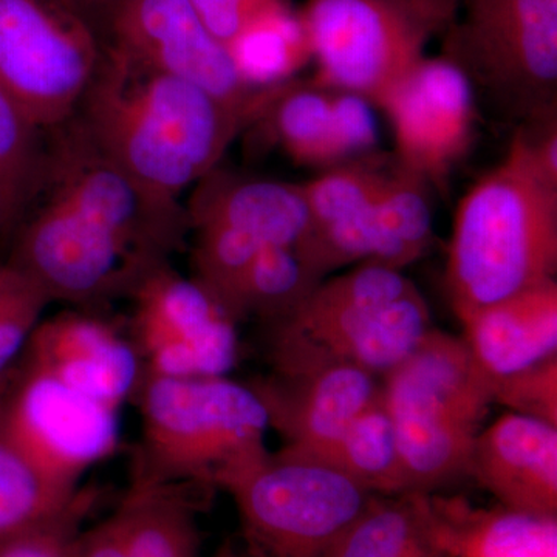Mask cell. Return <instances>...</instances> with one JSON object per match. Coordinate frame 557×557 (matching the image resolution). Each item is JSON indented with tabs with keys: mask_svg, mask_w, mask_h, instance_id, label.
Here are the masks:
<instances>
[{
	"mask_svg": "<svg viewBox=\"0 0 557 557\" xmlns=\"http://www.w3.org/2000/svg\"><path fill=\"white\" fill-rule=\"evenodd\" d=\"M39 193L67 205L152 269L171 262L189 236L185 205L150 196L95 146L76 119L47 132L46 177Z\"/></svg>",
	"mask_w": 557,
	"mask_h": 557,
	"instance_id": "obj_9",
	"label": "cell"
},
{
	"mask_svg": "<svg viewBox=\"0 0 557 557\" xmlns=\"http://www.w3.org/2000/svg\"><path fill=\"white\" fill-rule=\"evenodd\" d=\"M212 557H259L252 549H239L236 545L226 542L223 547H220L219 552Z\"/></svg>",
	"mask_w": 557,
	"mask_h": 557,
	"instance_id": "obj_36",
	"label": "cell"
},
{
	"mask_svg": "<svg viewBox=\"0 0 557 557\" xmlns=\"http://www.w3.org/2000/svg\"><path fill=\"white\" fill-rule=\"evenodd\" d=\"M50 304L32 278L0 262V379L21 357Z\"/></svg>",
	"mask_w": 557,
	"mask_h": 557,
	"instance_id": "obj_30",
	"label": "cell"
},
{
	"mask_svg": "<svg viewBox=\"0 0 557 557\" xmlns=\"http://www.w3.org/2000/svg\"><path fill=\"white\" fill-rule=\"evenodd\" d=\"M78 486L54 479L0 424V541L60 515Z\"/></svg>",
	"mask_w": 557,
	"mask_h": 557,
	"instance_id": "obj_27",
	"label": "cell"
},
{
	"mask_svg": "<svg viewBox=\"0 0 557 557\" xmlns=\"http://www.w3.org/2000/svg\"><path fill=\"white\" fill-rule=\"evenodd\" d=\"M557 185L520 132L458 201L446 284L457 318L556 278Z\"/></svg>",
	"mask_w": 557,
	"mask_h": 557,
	"instance_id": "obj_2",
	"label": "cell"
},
{
	"mask_svg": "<svg viewBox=\"0 0 557 557\" xmlns=\"http://www.w3.org/2000/svg\"><path fill=\"white\" fill-rule=\"evenodd\" d=\"M10 223H13V215H11L5 196H3L2 190H0V230L5 228L7 225H10Z\"/></svg>",
	"mask_w": 557,
	"mask_h": 557,
	"instance_id": "obj_37",
	"label": "cell"
},
{
	"mask_svg": "<svg viewBox=\"0 0 557 557\" xmlns=\"http://www.w3.org/2000/svg\"><path fill=\"white\" fill-rule=\"evenodd\" d=\"M17 359L116 409L137 397L145 379L126 330L100 311L75 309L40 319Z\"/></svg>",
	"mask_w": 557,
	"mask_h": 557,
	"instance_id": "obj_16",
	"label": "cell"
},
{
	"mask_svg": "<svg viewBox=\"0 0 557 557\" xmlns=\"http://www.w3.org/2000/svg\"><path fill=\"white\" fill-rule=\"evenodd\" d=\"M288 454L338 469L375 496L410 494L397 434L381 387L379 395L325 448L309 454Z\"/></svg>",
	"mask_w": 557,
	"mask_h": 557,
	"instance_id": "obj_24",
	"label": "cell"
},
{
	"mask_svg": "<svg viewBox=\"0 0 557 557\" xmlns=\"http://www.w3.org/2000/svg\"><path fill=\"white\" fill-rule=\"evenodd\" d=\"M200 487L132 480L112 512L79 531L73 557H200Z\"/></svg>",
	"mask_w": 557,
	"mask_h": 557,
	"instance_id": "obj_19",
	"label": "cell"
},
{
	"mask_svg": "<svg viewBox=\"0 0 557 557\" xmlns=\"http://www.w3.org/2000/svg\"><path fill=\"white\" fill-rule=\"evenodd\" d=\"M408 14L431 36H442L456 21L460 0H384Z\"/></svg>",
	"mask_w": 557,
	"mask_h": 557,
	"instance_id": "obj_34",
	"label": "cell"
},
{
	"mask_svg": "<svg viewBox=\"0 0 557 557\" xmlns=\"http://www.w3.org/2000/svg\"><path fill=\"white\" fill-rule=\"evenodd\" d=\"M324 278L299 248L269 245L245 271L226 310L237 322L256 318L274 325L292 317Z\"/></svg>",
	"mask_w": 557,
	"mask_h": 557,
	"instance_id": "obj_26",
	"label": "cell"
},
{
	"mask_svg": "<svg viewBox=\"0 0 557 557\" xmlns=\"http://www.w3.org/2000/svg\"><path fill=\"white\" fill-rule=\"evenodd\" d=\"M284 438L282 449L309 454L325 448L379 395L381 380L346 364L273 372L251 386Z\"/></svg>",
	"mask_w": 557,
	"mask_h": 557,
	"instance_id": "obj_18",
	"label": "cell"
},
{
	"mask_svg": "<svg viewBox=\"0 0 557 557\" xmlns=\"http://www.w3.org/2000/svg\"><path fill=\"white\" fill-rule=\"evenodd\" d=\"M95 494L79 491L60 515L0 541V557H73L79 525L94 505Z\"/></svg>",
	"mask_w": 557,
	"mask_h": 557,
	"instance_id": "obj_31",
	"label": "cell"
},
{
	"mask_svg": "<svg viewBox=\"0 0 557 557\" xmlns=\"http://www.w3.org/2000/svg\"><path fill=\"white\" fill-rule=\"evenodd\" d=\"M98 149L150 196L180 197L220 161L258 115L196 84L139 67L106 47L78 113Z\"/></svg>",
	"mask_w": 557,
	"mask_h": 557,
	"instance_id": "obj_1",
	"label": "cell"
},
{
	"mask_svg": "<svg viewBox=\"0 0 557 557\" xmlns=\"http://www.w3.org/2000/svg\"><path fill=\"white\" fill-rule=\"evenodd\" d=\"M104 42L132 64L196 84L258 119L276 87L258 89L242 78L228 49L208 32L190 0H120Z\"/></svg>",
	"mask_w": 557,
	"mask_h": 557,
	"instance_id": "obj_14",
	"label": "cell"
},
{
	"mask_svg": "<svg viewBox=\"0 0 557 557\" xmlns=\"http://www.w3.org/2000/svg\"><path fill=\"white\" fill-rule=\"evenodd\" d=\"M401 170L445 193L478 131V97L468 76L445 57L418 62L381 108Z\"/></svg>",
	"mask_w": 557,
	"mask_h": 557,
	"instance_id": "obj_15",
	"label": "cell"
},
{
	"mask_svg": "<svg viewBox=\"0 0 557 557\" xmlns=\"http://www.w3.org/2000/svg\"><path fill=\"white\" fill-rule=\"evenodd\" d=\"M259 557H325L375 494L338 469L278 450L225 487Z\"/></svg>",
	"mask_w": 557,
	"mask_h": 557,
	"instance_id": "obj_7",
	"label": "cell"
},
{
	"mask_svg": "<svg viewBox=\"0 0 557 557\" xmlns=\"http://www.w3.org/2000/svg\"><path fill=\"white\" fill-rule=\"evenodd\" d=\"M454 62L504 119L557 115V0H460L443 33Z\"/></svg>",
	"mask_w": 557,
	"mask_h": 557,
	"instance_id": "obj_6",
	"label": "cell"
},
{
	"mask_svg": "<svg viewBox=\"0 0 557 557\" xmlns=\"http://www.w3.org/2000/svg\"><path fill=\"white\" fill-rule=\"evenodd\" d=\"M138 482L225 490L267 454L269 416L251 386L228 376L143 380Z\"/></svg>",
	"mask_w": 557,
	"mask_h": 557,
	"instance_id": "obj_4",
	"label": "cell"
},
{
	"mask_svg": "<svg viewBox=\"0 0 557 557\" xmlns=\"http://www.w3.org/2000/svg\"><path fill=\"white\" fill-rule=\"evenodd\" d=\"M270 327L273 372L346 364L381 380L412 354L432 319L401 270L358 263L325 277L292 317Z\"/></svg>",
	"mask_w": 557,
	"mask_h": 557,
	"instance_id": "obj_3",
	"label": "cell"
},
{
	"mask_svg": "<svg viewBox=\"0 0 557 557\" xmlns=\"http://www.w3.org/2000/svg\"><path fill=\"white\" fill-rule=\"evenodd\" d=\"M228 51L242 78L258 89L293 79L311 61L309 36L293 5L249 25Z\"/></svg>",
	"mask_w": 557,
	"mask_h": 557,
	"instance_id": "obj_28",
	"label": "cell"
},
{
	"mask_svg": "<svg viewBox=\"0 0 557 557\" xmlns=\"http://www.w3.org/2000/svg\"><path fill=\"white\" fill-rule=\"evenodd\" d=\"M17 222L7 262L32 278L50 302L98 311L129 298L148 267L67 205L39 193Z\"/></svg>",
	"mask_w": 557,
	"mask_h": 557,
	"instance_id": "obj_12",
	"label": "cell"
},
{
	"mask_svg": "<svg viewBox=\"0 0 557 557\" xmlns=\"http://www.w3.org/2000/svg\"><path fill=\"white\" fill-rule=\"evenodd\" d=\"M127 299L126 332L145 379H214L228 375L236 364L239 322L196 277L183 276L171 262L146 274Z\"/></svg>",
	"mask_w": 557,
	"mask_h": 557,
	"instance_id": "obj_11",
	"label": "cell"
},
{
	"mask_svg": "<svg viewBox=\"0 0 557 557\" xmlns=\"http://www.w3.org/2000/svg\"><path fill=\"white\" fill-rule=\"evenodd\" d=\"M61 2L104 39L106 27L120 0H61Z\"/></svg>",
	"mask_w": 557,
	"mask_h": 557,
	"instance_id": "obj_35",
	"label": "cell"
},
{
	"mask_svg": "<svg viewBox=\"0 0 557 557\" xmlns=\"http://www.w3.org/2000/svg\"><path fill=\"white\" fill-rule=\"evenodd\" d=\"M104 51L61 0H0V84L46 134L75 119Z\"/></svg>",
	"mask_w": 557,
	"mask_h": 557,
	"instance_id": "obj_8",
	"label": "cell"
},
{
	"mask_svg": "<svg viewBox=\"0 0 557 557\" xmlns=\"http://www.w3.org/2000/svg\"><path fill=\"white\" fill-rule=\"evenodd\" d=\"M47 134L36 127L0 84V190L14 222L42 188Z\"/></svg>",
	"mask_w": 557,
	"mask_h": 557,
	"instance_id": "obj_29",
	"label": "cell"
},
{
	"mask_svg": "<svg viewBox=\"0 0 557 557\" xmlns=\"http://www.w3.org/2000/svg\"><path fill=\"white\" fill-rule=\"evenodd\" d=\"M120 409L17 359L0 379V424L44 471L78 486L120 443Z\"/></svg>",
	"mask_w": 557,
	"mask_h": 557,
	"instance_id": "obj_13",
	"label": "cell"
},
{
	"mask_svg": "<svg viewBox=\"0 0 557 557\" xmlns=\"http://www.w3.org/2000/svg\"><path fill=\"white\" fill-rule=\"evenodd\" d=\"M494 405L557 426V355L494 381Z\"/></svg>",
	"mask_w": 557,
	"mask_h": 557,
	"instance_id": "obj_32",
	"label": "cell"
},
{
	"mask_svg": "<svg viewBox=\"0 0 557 557\" xmlns=\"http://www.w3.org/2000/svg\"><path fill=\"white\" fill-rule=\"evenodd\" d=\"M429 530L442 557H557V518L426 494Z\"/></svg>",
	"mask_w": 557,
	"mask_h": 557,
	"instance_id": "obj_23",
	"label": "cell"
},
{
	"mask_svg": "<svg viewBox=\"0 0 557 557\" xmlns=\"http://www.w3.org/2000/svg\"><path fill=\"white\" fill-rule=\"evenodd\" d=\"M208 32L226 49L260 17L292 5L289 0H190Z\"/></svg>",
	"mask_w": 557,
	"mask_h": 557,
	"instance_id": "obj_33",
	"label": "cell"
},
{
	"mask_svg": "<svg viewBox=\"0 0 557 557\" xmlns=\"http://www.w3.org/2000/svg\"><path fill=\"white\" fill-rule=\"evenodd\" d=\"M410 493L432 494L468 474L472 446L494 405V380L461 336L432 327L381 379Z\"/></svg>",
	"mask_w": 557,
	"mask_h": 557,
	"instance_id": "obj_5",
	"label": "cell"
},
{
	"mask_svg": "<svg viewBox=\"0 0 557 557\" xmlns=\"http://www.w3.org/2000/svg\"><path fill=\"white\" fill-rule=\"evenodd\" d=\"M325 557H442L429 530L426 494L373 496Z\"/></svg>",
	"mask_w": 557,
	"mask_h": 557,
	"instance_id": "obj_25",
	"label": "cell"
},
{
	"mask_svg": "<svg viewBox=\"0 0 557 557\" xmlns=\"http://www.w3.org/2000/svg\"><path fill=\"white\" fill-rule=\"evenodd\" d=\"M317 75L311 83L383 108L423 60L431 35L384 0H306L298 10Z\"/></svg>",
	"mask_w": 557,
	"mask_h": 557,
	"instance_id": "obj_10",
	"label": "cell"
},
{
	"mask_svg": "<svg viewBox=\"0 0 557 557\" xmlns=\"http://www.w3.org/2000/svg\"><path fill=\"white\" fill-rule=\"evenodd\" d=\"M465 343L494 381L557 355V282H544L458 318Z\"/></svg>",
	"mask_w": 557,
	"mask_h": 557,
	"instance_id": "obj_22",
	"label": "cell"
},
{
	"mask_svg": "<svg viewBox=\"0 0 557 557\" xmlns=\"http://www.w3.org/2000/svg\"><path fill=\"white\" fill-rule=\"evenodd\" d=\"M185 211L189 230L228 226L263 245L300 249L310 228L300 183L249 177L220 168L193 186Z\"/></svg>",
	"mask_w": 557,
	"mask_h": 557,
	"instance_id": "obj_21",
	"label": "cell"
},
{
	"mask_svg": "<svg viewBox=\"0 0 557 557\" xmlns=\"http://www.w3.org/2000/svg\"><path fill=\"white\" fill-rule=\"evenodd\" d=\"M252 126H260L289 160L324 171L370 156L379 145L370 102L311 81L277 84Z\"/></svg>",
	"mask_w": 557,
	"mask_h": 557,
	"instance_id": "obj_17",
	"label": "cell"
},
{
	"mask_svg": "<svg viewBox=\"0 0 557 557\" xmlns=\"http://www.w3.org/2000/svg\"><path fill=\"white\" fill-rule=\"evenodd\" d=\"M468 474L498 505L557 518V426L508 412L479 432Z\"/></svg>",
	"mask_w": 557,
	"mask_h": 557,
	"instance_id": "obj_20",
	"label": "cell"
}]
</instances>
